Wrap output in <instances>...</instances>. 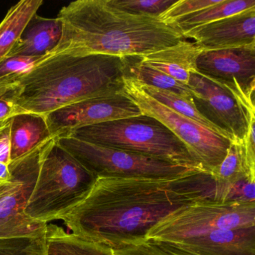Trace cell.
<instances>
[{"instance_id":"cell-1","label":"cell","mask_w":255,"mask_h":255,"mask_svg":"<svg viewBox=\"0 0 255 255\" xmlns=\"http://www.w3.org/2000/svg\"><path fill=\"white\" fill-rule=\"evenodd\" d=\"M214 182L201 170L165 177H98L86 198L62 220L72 234L113 247L144 238L183 206L213 199Z\"/></svg>"},{"instance_id":"cell-2","label":"cell","mask_w":255,"mask_h":255,"mask_svg":"<svg viewBox=\"0 0 255 255\" xmlns=\"http://www.w3.org/2000/svg\"><path fill=\"white\" fill-rule=\"evenodd\" d=\"M62 32L59 54L142 56L186 39L157 17L131 14L114 8L108 0H77L59 11Z\"/></svg>"},{"instance_id":"cell-3","label":"cell","mask_w":255,"mask_h":255,"mask_svg":"<svg viewBox=\"0 0 255 255\" xmlns=\"http://www.w3.org/2000/svg\"><path fill=\"white\" fill-rule=\"evenodd\" d=\"M125 58L72 54L47 57L17 77L16 107L23 113L45 117L74 103L121 93L127 75Z\"/></svg>"},{"instance_id":"cell-4","label":"cell","mask_w":255,"mask_h":255,"mask_svg":"<svg viewBox=\"0 0 255 255\" xmlns=\"http://www.w3.org/2000/svg\"><path fill=\"white\" fill-rule=\"evenodd\" d=\"M67 136L203 169L181 140L160 122L145 115L85 127Z\"/></svg>"},{"instance_id":"cell-5","label":"cell","mask_w":255,"mask_h":255,"mask_svg":"<svg viewBox=\"0 0 255 255\" xmlns=\"http://www.w3.org/2000/svg\"><path fill=\"white\" fill-rule=\"evenodd\" d=\"M96 179L55 138L43 159L24 213L45 224L62 219L83 201Z\"/></svg>"},{"instance_id":"cell-6","label":"cell","mask_w":255,"mask_h":255,"mask_svg":"<svg viewBox=\"0 0 255 255\" xmlns=\"http://www.w3.org/2000/svg\"><path fill=\"white\" fill-rule=\"evenodd\" d=\"M255 226V202L222 203L204 199L183 206L152 227L144 240L171 243L212 231Z\"/></svg>"},{"instance_id":"cell-7","label":"cell","mask_w":255,"mask_h":255,"mask_svg":"<svg viewBox=\"0 0 255 255\" xmlns=\"http://www.w3.org/2000/svg\"><path fill=\"white\" fill-rule=\"evenodd\" d=\"M123 92L138 106L141 114L154 118L181 140L211 176L226 156L231 140L155 101L132 77H125Z\"/></svg>"},{"instance_id":"cell-8","label":"cell","mask_w":255,"mask_h":255,"mask_svg":"<svg viewBox=\"0 0 255 255\" xmlns=\"http://www.w3.org/2000/svg\"><path fill=\"white\" fill-rule=\"evenodd\" d=\"M54 138L44 141L8 165L11 177L0 182V239L39 235L47 224L31 219L24 213L40 168Z\"/></svg>"},{"instance_id":"cell-9","label":"cell","mask_w":255,"mask_h":255,"mask_svg":"<svg viewBox=\"0 0 255 255\" xmlns=\"http://www.w3.org/2000/svg\"><path fill=\"white\" fill-rule=\"evenodd\" d=\"M55 138L58 144L69 152L96 177H165L180 175L196 170L204 171L195 167L171 163L150 156L96 145L74 137Z\"/></svg>"},{"instance_id":"cell-10","label":"cell","mask_w":255,"mask_h":255,"mask_svg":"<svg viewBox=\"0 0 255 255\" xmlns=\"http://www.w3.org/2000/svg\"><path fill=\"white\" fill-rule=\"evenodd\" d=\"M141 115L138 106L122 92L65 106L49 113L45 119L50 135L58 138L85 127Z\"/></svg>"},{"instance_id":"cell-11","label":"cell","mask_w":255,"mask_h":255,"mask_svg":"<svg viewBox=\"0 0 255 255\" xmlns=\"http://www.w3.org/2000/svg\"><path fill=\"white\" fill-rule=\"evenodd\" d=\"M188 86L194 105L207 121L223 131L231 141H243L246 132L245 114L227 89L201 74H191Z\"/></svg>"},{"instance_id":"cell-12","label":"cell","mask_w":255,"mask_h":255,"mask_svg":"<svg viewBox=\"0 0 255 255\" xmlns=\"http://www.w3.org/2000/svg\"><path fill=\"white\" fill-rule=\"evenodd\" d=\"M198 74L221 86L239 85L255 91V45L203 52L197 59Z\"/></svg>"},{"instance_id":"cell-13","label":"cell","mask_w":255,"mask_h":255,"mask_svg":"<svg viewBox=\"0 0 255 255\" xmlns=\"http://www.w3.org/2000/svg\"><path fill=\"white\" fill-rule=\"evenodd\" d=\"M194 40L204 52L255 45V7L183 35Z\"/></svg>"},{"instance_id":"cell-14","label":"cell","mask_w":255,"mask_h":255,"mask_svg":"<svg viewBox=\"0 0 255 255\" xmlns=\"http://www.w3.org/2000/svg\"><path fill=\"white\" fill-rule=\"evenodd\" d=\"M171 243L201 255H255V226L219 230Z\"/></svg>"},{"instance_id":"cell-15","label":"cell","mask_w":255,"mask_h":255,"mask_svg":"<svg viewBox=\"0 0 255 255\" xmlns=\"http://www.w3.org/2000/svg\"><path fill=\"white\" fill-rule=\"evenodd\" d=\"M203 52L195 42L185 39L168 48L138 56V59L141 65L188 85L191 74L198 73L197 59Z\"/></svg>"},{"instance_id":"cell-16","label":"cell","mask_w":255,"mask_h":255,"mask_svg":"<svg viewBox=\"0 0 255 255\" xmlns=\"http://www.w3.org/2000/svg\"><path fill=\"white\" fill-rule=\"evenodd\" d=\"M62 32V23L57 17L46 18L35 14L28 22L8 57L47 56L57 47Z\"/></svg>"},{"instance_id":"cell-17","label":"cell","mask_w":255,"mask_h":255,"mask_svg":"<svg viewBox=\"0 0 255 255\" xmlns=\"http://www.w3.org/2000/svg\"><path fill=\"white\" fill-rule=\"evenodd\" d=\"M214 182L213 199L223 202L227 192L246 178H255V165L248 160L242 141H231L226 156L212 173Z\"/></svg>"},{"instance_id":"cell-18","label":"cell","mask_w":255,"mask_h":255,"mask_svg":"<svg viewBox=\"0 0 255 255\" xmlns=\"http://www.w3.org/2000/svg\"><path fill=\"white\" fill-rule=\"evenodd\" d=\"M52 138L44 116L29 113L16 115L11 123V162Z\"/></svg>"},{"instance_id":"cell-19","label":"cell","mask_w":255,"mask_h":255,"mask_svg":"<svg viewBox=\"0 0 255 255\" xmlns=\"http://www.w3.org/2000/svg\"><path fill=\"white\" fill-rule=\"evenodd\" d=\"M48 255H115L113 248L66 232L56 225H47L45 231Z\"/></svg>"},{"instance_id":"cell-20","label":"cell","mask_w":255,"mask_h":255,"mask_svg":"<svg viewBox=\"0 0 255 255\" xmlns=\"http://www.w3.org/2000/svg\"><path fill=\"white\" fill-rule=\"evenodd\" d=\"M43 3L42 0H21L8 10L0 23V62L8 57L28 22Z\"/></svg>"},{"instance_id":"cell-21","label":"cell","mask_w":255,"mask_h":255,"mask_svg":"<svg viewBox=\"0 0 255 255\" xmlns=\"http://www.w3.org/2000/svg\"><path fill=\"white\" fill-rule=\"evenodd\" d=\"M255 0H222L219 3L189 14L171 24L182 35L192 29L255 8Z\"/></svg>"},{"instance_id":"cell-22","label":"cell","mask_w":255,"mask_h":255,"mask_svg":"<svg viewBox=\"0 0 255 255\" xmlns=\"http://www.w3.org/2000/svg\"><path fill=\"white\" fill-rule=\"evenodd\" d=\"M125 59L128 77H132L142 84L169 91L192 101L193 93L188 85L183 84L163 73L141 65L138 56H130Z\"/></svg>"},{"instance_id":"cell-23","label":"cell","mask_w":255,"mask_h":255,"mask_svg":"<svg viewBox=\"0 0 255 255\" xmlns=\"http://www.w3.org/2000/svg\"><path fill=\"white\" fill-rule=\"evenodd\" d=\"M139 83L142 89L145 91L146 93L150 95L155 101H158L162 105L174 110L176 113L195 121L197 123L208 128L210 130L229 139L228 135L223 131L216 128L213 124L207 121L204 116H202L194 105L193 101L186 99L184 97L169 91L162 90L153 86Z\"/></svg>"},{"instance_id":"cell-24","label":"cell","mask_w":255,"mask_h":255,"mask_svg":"<svg viewBox=\"0 0 255 255\" xmlns=\"http://www.w3.org/2000/svg\"><path fill=\"white\" fill-rule=\"evenodd\" d=\"M0 255H48L45 232L39 235L0 239Z\"/></svg>"},{"instance_id":"cell-25","label":"cell","mask_w":255,"mask_h":255,"mask_svg":"<svg viewBox=\"0 0 255 255\" xmlns=\"http://www.w3.org/2000/svg\"><path fill=\"white\" fill-rule=\"evenodd\" d=\"M177 0H108L118 9L138 15L157 17Z\"/></svg>"},{"instance_id":"cell-26","label":"cell","mask_w":255,"mask_h":255,"mask_svg":"<svg viewBox=\"0 0 255 255\" xmlns=\"http://www.w3.org/2000/svg\"><path fill=\"white\" fill-rule=\"evenodd\" d=\"M47 57L13 56L4 59L0 62V87L15 83L19 76L24 74Z\"/></svg>"},{"instance_id":"cell-27","label":"cell","mask_w":255,"mask_h":255,"mask_svg":"<svg viewBox=\"0 0 255 255\" xmlns=\"http://www.w3.org/2000/svg\"><path fill=\"white\" fill-rule=\"evenodd\" d=\"M222 0H177L158 19L167 25L172 24L179 19L198 12L207 7L219 3Z\"/></svg>"},{"instance_id":"cell-28","label":"cell","mask_w":255,"mask_h":255,"mask_svg":"<svg viewBox=\"0 0 255 255\" xmlns=\"http://www.w3.org/2000/svg\"><path fill=\"white\" fill-rule=\"evenodd\" d=\"M112 248L115 255H171L156 243L143 237L124 240Z\"/></svg>"},{"instance_id":"cell-29","label":"cell","mask_w":255,"mask_h":255,"mask_svg":"<svg viewBox=\"0 0 255 255\" xmlns=\"http://www.w3.org/2000/svg\"><path fill=\"white\" fill-rule=\"evenodd\" d=\"M17 83L0 87V128L8 123L14 116L24 113L15 105Z\"/></svg>"},{"instance_id":"cell-30","label":"cell","mask_w":255,"mask_h":255,"mask_svg":"<svg viewBox=\"0 0 255 255\" xmlns=\"http://www.w3.org/2000/svg\"><path fill=\"white\" fill-rule=\"evenodd\" d=\"M11 120L0 128V162L11 163Z\"/></svg>"},{"instance_id":"cell-31","label":"cell","mask_w":255,"mask_h":255,"mask_svg":"<svg viewBox=\"0 0 255 255\" xmlns=\"http://www.w3.org/2000/svg\"><path fill=\"white\" fill-rule=\"evenodd\" d=\"M155 243V242H153ZM171 255H201L176 243H155Z\"/></svg>"},{"instance_id":"cell-32","label":"cell","mask_w":255,"mask_h":255,"mask_svg":"<svg viewBox=\"0 0 255 255\" xmlns=\"http://www.w3.org/2000/svg\"><path fill=\"white\" fill-rule=\"evenodd\" d=\"M11 177L8 165L0 162V182L8 181Z\"/></svg>"}]
</instances>
